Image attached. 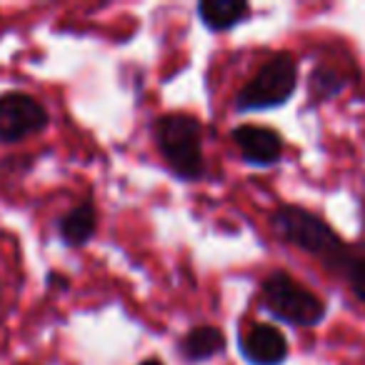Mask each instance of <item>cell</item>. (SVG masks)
<instances>
[{"mask_svg":"<svg viewBox=\"0 0 365 365\" xmlns=\"http://www.w3.org/2000/svg\"><path fill=\"white\" fill-rule=\"evenodd\" d=\"M348 273H350V283H353L355 295L365 303V265L363 263H348Z\"/></svg>","mask_w":365,"mask_h":365,"instance_id":"cell-12","label":"cell"},{"mask_svg":"<svg viewBox=\"0 0 365 365\" xmlns=\"http://www.w3.org/2000/svg\"><path fill=\"white\" fill-rule=\"evenodd\" d=\"M155 140L173 173L185 180L203 175V148H200V123L193 115L168 113L158 118Z\"/></svg>","mask_w":365,"mask_h":365,"instance_id":"cell-2","label":"cell"},{"mask_svg":"<svg viewBox=\"0 0 365 365\" xmlns=\"http://www.w3.org/2000/svg\"><path fill=\"white\" fill-rule=\"evenodd\" d=\"M198 16L210 31H228L250 16V8L240 0H203Z\"/></svg>","mask_w":365,"mask_h":365,"instance_id":"cell-8","label":"cell"},{"mask_svg":"<svg viewBox=\"0 0 365 365\" xmlns=\"http://www.w3.org/2000/svg\"><path fill=\"white\" fill-rule=\"evenodd\" d=\"M348 263H363L365 265V245L355 250L353 255H345V265H348Z\"/></svg>","mask_w":365,"mask_h":365,"instance_id":"cell-13","label":"cell"},{"mask_svg":"<svg viewBox=\"0 0 365 365\" xmlns=\"http://www.w3.org/2000/svg\"><path fill=\"white\" fill-rule=\"evenodd\" d=\"M270 220L285 243L298 245L300 250L318 255L328 263H345L348 248L340 243L333 228L310 210H303L298 205H280Z\"/></svg>","mask_w":365,"mask_h":365,"instance_id":"cell-1","label":"cell"},{"mask_svg":"<svg viewBox=\"0 0 365 365\" xmlns=\"http://www.w3.org/2000/svg\"><path fill=\"white\" fill-rule=\"evenodd\" d=\"M298 83V68L290 53L273 56L255 78L238 93L240 110H263V108H278L295 93Z\"/></svg>","mask_w":365,"mask_h":365,"instance_id":"cell-4","label":"cell"},{"mask_svg":"<svg viewBox=\"0 0 365 365\" xmlns=\"http://www.w3.org/2000/svg\"><path fill=\"white\" fill-rule=\"evenodd\" d=\"M240 353L253 365H280L288 358V340L273 325H253L240 338Z\"/></svg>","mask_w":365,"mask_h":365,"instance_id":"cell-6","label":"cell"},{"mask_svg":"<svg viewBox=\"0 0 365 365\" xmlns=\"http://www.w3.org/2000/svg\"><path fill=\"white\" fill-rule=\"evenodd\" d=\"M98 215L96 208L91 203H83L78 208H73L66 218L61 220V235L68 245H83L91 240V235L96 233Z\"/></svg>","mask_w":365,"mask_h":365,"instance_id":"cell-10","label":"cell"},{"mask_svg":"<svg viewBox=\"0 0 365 365\" xmlns=\"http://www.w3.org/2000/svg\"><path fill=\"white\" fill-rule=\"evenodd\" d=\"M233 140L243 158L255 165H270L283 153V140L275 130L260 125H243L233 130Z\"/></svg>","mask_w":365,"mask_h":365,"instance_id":"cell-7","label":"cell"},{"mask_svg":"<svg viewBox=\"0 0 365 365\" xmlns=\"http://www.w3.org/2000/svg\"><path fill=\"white\" fill-rule=\"evenodd\" d=\"M48 125V113L28 93L0 96V140L16 143Z\"/></svg>","mask_w":365,"mask_h":365,"instance_id":"cell-5","label":"cell"},{"mask_svg":"<svg viewBox=\"0 0 365 365\" xmlns=\"http://www.w3.org/2000/svg\"><path fill=\"white\" fill-rule=\"evenodd\" d=\"M225 348V338L218 328L213 325H200V328H193L180 343L182 355L188 360H208L213 355H218L220 350Z\"/></svg>","mask_w":365,"mask_h":365,"instance_id":"cell-9","label":"cell"},{"mask_svg":"<svg viewBox=\"0 0 365 365\" xmlns=\"http://www.w3.org/2000/svg\"><path fill=\"white\" fill-rule=\"evenodd\" d=\"M140 365H163V363H158V360H145V363H140Z\"/></svg>","mask_w":365,"mask_h":365,"instance_id":"cell-14","label":"cell"},{"mask_svg":"<svg viewBox=\"0 0 365 365\" xmlns=\"http://www.w3.org/2000/svg\"><path fill=\"white\" fill-rule=\"evenodd\" d=\"M310 88H313V93L318 98H330L343 91V78L338 73L328 71V68H318L313 73V78H310Z\"/></svg>","mask_w":365,"mask_h":365,"instance_id":"cell-11","label":"cell"},{"mask_svg":"<svg viewBox=\"0 0 365 365\" xmlns=\"http://www.w3.org/2000/svg\"><path fill=\"white\" fill-rule=\"evenodd\" d=\"M263 308L273 318L293 325H315L325 315L323 300L280 270L263 280Z\"/></svg>","mask_w":365,"mask_h":365,"instance_id":"cell-3","label":"cell"}]
</instances>
